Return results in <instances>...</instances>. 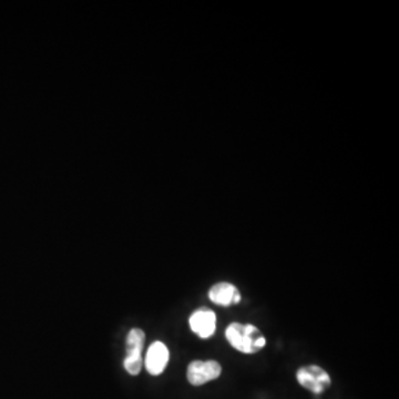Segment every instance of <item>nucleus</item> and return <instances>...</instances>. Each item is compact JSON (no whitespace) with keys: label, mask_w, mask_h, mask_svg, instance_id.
Masks as SVG:
<instances>
[{"label":"nucleus","mask_w":399,"mask_h":399,"mask_svg":"<svg viewBox=\"0 0 399 399\" xmlns=\"http://www.w3.org/2000/svg\"><path fill=\"white\" fill-rule=\"evenodd\" d=\"M222 367L216 360H194L187 367V380L193 386H201L220 377Z\"/></svg>","instance_id":"obj_4"},{"label":"nucleus","mask_w":399,"mask_h":399,"mask_svg":"<svg viewBox=\"0 0 399 399\" xmlns=\"http://www.w3.org/2000/svg\"><path fill=\"white\" fill-rule=\"evenodd\" d=\"M145 334L140 328L130 331L127 337V354L124 358V369L129 374H139L142 369V351L145 346Z\"/></svg>","instance_id":"obj_3"},{"label":"nucleus","mask_w":399,"mask_h":399,"mask_svg":"<svg viewBox=\"0 0 399 399\" xmlns=\"http://www.w3.org/2000/svg\"><path fill=\"white\" fill-rule=\"evenodd\" d=\"M170 353L168 347L163 342H154L149 347L145 356V369L154 376L163 374L168 365Z\"/></svg>","instance_id":"obj_6"},{"label":"nucleus","mask_w":399,"mask_h":399,"mask_svg":"<svg viewBox=\"0 0 399 399\" xmlns=\"http://www.w3.org/2000/svg\"><path fill=\"white\" fill-rule=\"evenodd\" d=\"M209 299L214 304L229 307L239 304L242 296L235 285L229 282H220L213 285L209 290Z\"/></svg>","instance_id":"obj_7"},{"label":"nucleus","mask_w":399,"mask_h":399,"mask_svg":"<svg viewBox=\"0 0 399 399\" xmlns=\"http://www.w3.org/2000/svg\"><path fill=\"white\" fill-rule=\"evenodd\" d=\"M296 380L299 382V385L315 395L324 393L327 388L332 385L328 373L317 365L301 367L296 371Z\"/></svg>","instance_id":"obj_2"},{"label":"nucleus","mask_w":399,"mask_h":399,"mask_svg":"<svg viewBox=\"0 0 399 399\" xmlns=\"http://www.w3.org/2000/svg\"><path fill=\"white\" fill-rule=\"evenodd\" d=\"M225 337L233 349L243 354H257L266 345V338L257 326L232 323L225 331Z\"/></svg>","instance_id":"obj_1"},{"label":"nucleus","mask_w":399,"mask_h":399,"mask_svg":"<svg viewBox=\"0 0 399 399\" xmlns=\"http://www.w3.org/2000/svg\"><path fill=\"white\" fill-rule=\"evenodd\" d=\"M189 324L193 333L198 337L209 338L216 330V315L212 310L202 307L198 308L189 318Z\"/></svg>","instance_id":"obj_5"}]
</instances>
